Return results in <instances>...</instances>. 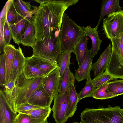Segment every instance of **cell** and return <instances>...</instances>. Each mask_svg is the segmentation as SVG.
Wrapping results in <instances>:
<instances>
[{"label": "cell", "instance_id": "6da1fadb", "mask_svg": "<svg viewBox=\"0 0 123 123\" xmlns=\"http://www.w3.org/2000/svg\"><path fill=\"white\" fill-rule=\"evenodd\" d=\"M40 3L34 6L35 12L33 21L36 31L37 40L50 36L61 27L63 14L69 6L79 0H35Z\"/></svg>", "mask_w": 123, "mask_h": 123}, {"label": "cell", "instance_id": "7a4b0ae2", "mask_svg": "<svg viewBox=\"0 0 123 123\" xmlns=\"http://www.w3.org/2000/svg\"><path fill=\"white\" fill-rule=\"evenodd\" d=\"M83 123H123V109L119 106L86 108L80 116Z\"/></svg>", "mask_w": 123, "mask_h": 123}, {"label": "cell", "instance_id": "3957f363", "mask_svg": "<svg viewBox=\"0 0 123 123\" xmlns=\"http://www.w3.org/2000/svg\"><path fill=\"white\" fill-rule=\"evenodd\" d=\"M85 27L79 26L64 12L60 31L62 53L73 50L84 33Z\"/></svg>", "mask_w": 123, "mask_h": 123}, {"label": "cell", "instance_id": "277c9868", "mask_svg": "<svg viewBox=\"0 0 123 123\" xmlns=\"http://www.w3.org/2000/svg\"><path fill=\"white\" fill-rule=\"evenodd\" d=\"M60 30L42 39L36 40L32 47L33 54L57 63L62 53L61 48Z\"/></svg>", "mask_w": 123, "mask_h": 123}, {"label": "cell", "instance_id": "5b68a950", "mask_svg": "<svg viewBox=\"0 0 123 123\" xmlns=\"http://www.w3.org/2000/svg\"><path fill=\"white\" fill-rule=\"evenodd\" d=\"M42 77L28 79L23 72L20 75L16 80L12 93L15 108L27 102L31 93L42 84Z\"/></svg>", "mask_w": 123, "mask_h": 123}, {"label": "cell", "instance_id": "8992f818", "mask_svg": "<svg viewBox=\"0 0 123 123\" xmlns=\"http://www.w3.org/2000/svg\"><path fill=\"white\" fill-rule=\"evenodd\" d=\"M112 52L105 72L113 79H123V41L120 39L112 38Z\"/></svg>", "mask_w": 123, "mask_h": 123}, {"label": "cell", "instance_id": "52a82bcc", "mask_svg": "<svg viewBox=\"0 0 123 123\" xmlns=\"http://www.w3.org/2000/svg\"><path fill=\"white\" fill-rule=\"evenodd\" d=\"M103 23L104 33L108 39H120L123 32V10L108 15Z\"/></svg>", "mask_w": 123, "mask_h": 123}, {"label": "cell", "instance_id": "ba28073f", "mask_svg": "<svg viewBox=\"0 0 123 123\" xmlns=\"http://www.w3.org/2000/svg\"><path fill=\"white\" fill-rule=\"evenodd\" d=\"M60 68H56L43 77L42 84L46 92L52 99L59 93L61 77Z\"/></svg>", "mask_w": 123, "mask_h": 123}, {"label": "cell", "instance_id": "9c48e42d", "mask_svg": "<svg viewBox=\"0 0 123 123\" xmlns=\"http://www.w3.org/2000/svg\"><path fill=\"white\" fill-rule=\"evenodd\" d=\"M69 88L64 94L59 93L54 98L51 110L52 115L56 123H65L68 119L65 114L68 103Z\"/></svg>", "mask_w": 123, "mask_h": 123}, {"label": "cell", "instance_id": "30bf717a", "mask_svg": "<svg viewBox=\"0 0 123 123\" xmlns=\"http://www.w3.org/2000/svg\"><path fill=\"white\" fill-rule=\"evenodd\" d=\"M17 112L12 108L4 91L0 90V123H15Z\"/></svg>", "mask_w": 123, "mask_h": 123}, {"label": "cell", "instance_id": "8fae6325", "mask_svg": "<svg viewBox=\"0 0 123 123\" xmlns=\"http://www.w3.org/2000/svg\"><path fill=\"white\" fill-rule=\"evenodd\" d=\"M53 99L46 92L42 84L31 93L27 102L42 108L45 107H50Z\"/></svg>", "mask_w": 123, "mask_h": 123}, {"label": "cell", "instance_id": "7c38bea8", "mask_svg": "<svg viewBox=\"0 0 123 123\" xmlns=\"http://www.w3.org/2000/svg\"><path fill=\"white\" fill-rule=\"evenodd\" d=\"M28 21L18 14V20L13 25H9L10 29L14 42L18 45L28 26Z\"/></svg>", "mask_w": 123, "mask_h": 123}, {"label": "cell", "instance_id": "4fadbf2b", "mask_svg": "<svg viewBox=\"0 0 123 123\" xmlns=\"http://www.w3.org/2000/svg\"><path fill=\"white\" fill-rule=\"evenodd\" d=\"M112 52V46L110 43L101 54L97 62L92 65V70L95 77L103 73L106 70L110 59Z\"/></svg>", "mask_w": 123, "mask_h": 123}, {"label": "cell", "instance_id": "5bb4252c", "mask_svg": "<svg viewBox=\"0 0 123 123\" xmlns=\"http://www.w3.org/2000/svg\"><path fill=\"white\" fill-rule=\"evenodd\" d=\"M16 49L14 46L11 44L6 45L3 49V52L5 56L6 79L5 85L11 80Z\"/></svg>", "mask_w": 123, "mask_h": 123}, {"label": "cell", "instance_id": "9a60e30c", "mask_svg": "<svg viewBox=\"0 0 123 123\" xmlns=\"http://www.w3.org/2000/svg\"><path fill=\"white\" fill-rule=\"evenodd\" d=\"M25 60L37 67L46 74L58 66V63L33 54L30 57H25Z\"/></svg>", "mask_w": 123, "mask_h": 123}, {"label": "cell", "instance_id": "2e32d148", "mask_svg": "<svg viewBox=\"0 0 123 123\" xmlns=\"http://www.w3.org/2000/svg\"><path fill=\"white\" fill-rule=\"evenodd\" d=\"M93 58L90 49H88L86 57L81 66L79 67L74 75L75 79L78 82L87 79L90 76Z\"/></svg>", "mask_w": 123, "mask_h": 123}, {"label": "cell", "instance_id": "e0dca14e", "mask_svg": "<svg viewBox=\"0 0 123 123\" xmlns=\"http://www.w3.org/2000/svg\"><path fill=\"white\" fill-rule=\"evenodd\" d=\"M25 62V57L23 55L21 47L16 49L13 65L11 80H17L20 75L23 72Z\"/></svg>", "mask_w": 123, "mask_h": 123}, {"label": "cell", "instance_id": "ac0fdd59", "mask_svg": "<svg viewBox=\"0 0 123 123\" xmlns=\"http://www.w3.org/2000/svg\"><path fill=\"white\" fill-rule=\"evenodd\" d=\"M119 0H103L101 12L98 23L95 28H97L100 21L105 15L121 11L122 7L120 6Z\"/></svg>", "mask_w": 123, "mask_h": 123}, {"label": "cell", "instance_id": "d6986e66", "mask_svg": "<svg viewBox=\"0 0 123 123\" xmlns=\"http://www.w3.org/2000/svg\"><path fill=\"white\" fill-rule=\"evenodd\" d=\"M14 4L18 14L28 21L33 22V16L35 12L34 6H32L30 2L22 0H13Z\"/></svg>", "mask_w": 123, "mask_h": 123}, {"label": "cell", "instance_id": "ffe728a7", "mask_svg": "<svg viewBox=\"0 0 123 123\" xmlns=\"http://www.w3.org/2000/svg\"><path fill=\"white\" fill-rule=\"evenodd\" d=\"M51 111L50 107H48L19 112L29 115L31 118V123H42L47 119Z\"/></svg>", "mask_w": 123, "mask_h": 123}, {"label": "cell", "instance_id": "44dd1931", "mask_svg": "<svg viewBox=\"0 0 123 123\" xmlns=\"http://www.w3.org/2000/svg\"><path fill=\"white\" fill-rule=\"evenodd\" d=\"M84 34L75 46L73 53L76 56L79 67H80L86 55L88 49L87 48V37Z\"/></svg>", "mask_w": 123, "mask_h": 123}, {"label": "cell", "instance_id": "7402d4cb", "mask_svg": "<svg viewBox=\"0 0 123 123\" xmlns=\"http://www.w3.org/2000/svg\"><path fill=\"white\" fill-rule=\"evenodd\" d=\"M97 28H92L89 26L85 27L84 34L89 36L92 42L91 50L92 56L93 58L100 49L102 40L99 37Z\"/></svg>", "mask_w": 123, "mask_h": 123}, {"label": "cell", "instance_id": "603a6c76", "mask_svg": "<svg viewBox=\"0 0 123 123\" xmlns=\"http://www.w3.org/2000/svg\"><path fill=\"white\" fill-rule=\"evenodd\" d=\"M78 102V94L73 83L69 87L68 103L65 114L66 117L68 119L74 114Z\"/></svg>", "mask_w": 123, "mask_h": 123}, {"label": "cell", "instance_id": "cb8c5ba5", "mask_svg": "<svg viewBox=\"0 0 123 123\" xmlns=\"http://www.w3.org/2000/svg\"><path fill=\"white\" fill-rule=\"evenodd\" d=\"M5 7V12L1 18H4L9 25L15 24L18 20V14L15 6L13 0H8Z\"/></svg>", "mask_w": 123, "mask_h": 123}, {"label": "cell", "instance_id": "d4e9b609", "mask_svg": "<svg viewBox=\"0 0 123 123\" xmlns=\"http://www.w3.org/2000/svg\"><path fill=\"white\" fill-rule=\"evenodd\" d=\"M70 64H68L61 77L59 93L61 94L64 93L71 85L75 82L74 76L70 69Z\"/></svg>", "mask_w": 123, "mask_h": 123}, {"label": "cell", "instance_id": "484cf974", "mask_svg": "<svg viewBox=\"0 0 123 123\" xmlns=\"http://www.w3.org/2000/svg\"><path fill=\"white\" fill-rule=\"evenodd\" d=\"M35 32L33 21H28L27 27L21 40V43L22 45L32 47L35 44L37 40Z\"/></svg>", "mask_w": 123, "mask_h": 123}, {"label": "cell", "instance_id": "4316f807", "mask_svg": "<svg viewBox=\"0 0 123 123\" xmlns=\"http://www.w3.org/2000/svg\"><path fill=\"white\" fill-rule=\"evenodd\" d=\"M23 73L25 77L28 79L40 77L46 74L37 67L26 60Z\"/></svg>", "mask_w": 123, "mask_h": 123}, {"label": "cell", "instance_id": "83f0119b", "mask_svg": "<svg viewBox=\"0 0 123 123\" xmlns=\"http://www.w3.org/2000/svg\"><path fill=\"white\" fill-rule=\"evenodd\" d=\"M108 82L96 88L92 97L96 99L100 100L115 97L112 93L107 90Z\"/></svg>", "mask_w": 123, "mask_h": 123}, {"label": "cell", "instance_id": "f1b7e54d", "mask_svg": "<svg viewBox=\"0 0 123 123\" xmlns=\"http://www.w3.org/2000/svg\"><path fill=\"white\" fill-rule=\"evenodd\" d=\"M86 80L85 86L78 94V102L83 98L92 97L96 89L92 82L90 76Z\"/></svg>", "mask_w": 123, "mask_h": 123}, {"label": "cell", "instance_id": "f546056e", "mask_svg": "<svg viewBox=\"0 0 123 123\" xmlns=\"http://www.w3.org/2000/svg\"><path fill=\"white\" fill-rule=\"evenodd\" d=\"M107 90L115 97L123 94V83L119 80L108 82Z\"/></svg>", "mask_w": 123, "mask_h": 123}, {"label": "cell", "instance_id": "4dcf8cb0", "mask_svg": "<svg viewBox=\"0 0 123 123\" xmlns=\"http://www.w3.org/2000/svg\"><path fill=\"white\" fill-rule=\"evenodd\" d=\"M73 50L62 53L58 62V66L60 68V74L62 76L68 64L70 63L71 53Z\"/></svg>", "mask_w": 123, "mask_h": 123}, {"label": "cell", "instance_id": "1f68e13d", "mask_svg": "<svg viewBox=\"0 0 123 123\" xmlns=\"http://www.w3.org/2000/svg\"><path fill=\"white\" fill-rule=\"evenodd\" d=\"M113 79L110 75L105 72L92 79V81L96 88L106 83L109 82Z\"/></svg>", "mask_w": 123, "mask_h": 123}, {"label": "cell", "instance_id": "d6a6232c", "mask_svg": "<svg viewBox=\"0 0 123 123\" xmlns=\"http://www.w3.org/2000/svg\"><path fill=\"white\" fill-rule=\"evenodd\" d=\"M0 27L2 28L4 39L6 45L10 44L12 38L9 24L4 18L0 20Z\"/></svg>", "mask_w": 123, "mask_h": 123}, {"label": "cell", "instance_id": "836d02e7", "mask_svg": "<svg viewBox=\"0 0 123 123\" xmlns=\"http://www.w3.org/2000/svg\"><path fill=\"white\" fill-rule=\"evenodd\" d=\"M16 81L11 79L4 86V92L6 99L10 104L13 102L12 98V93L15 87Z\"/></svg>", "mask_w": 123, "mask_h": 123}, {"label": "cell", "instance_id": "e575fe53", "mask_svg": "<svg viewBox=\"0 0 123 123\" xmlns=\"http://www.w3.org/2000/svg\"><path fill=\"white\" fill-rule=\"evenodd\" d=\"M5 56L3 53L0 56V85L1 86H4L6 79L5 66Z\"/></svg>", "mask_w": 123, "mask_h": 123}, {"label": "cell", "instance_id": "d590c367", "mask_svg": "<svg viewBox=\"0 0 123 123\" xmlns=\"http://www.w3.org/2000/svg\"><path fill=\"white\" fill-rule=\"evenodd\" d=\"M42 107L31 104L28 102L23 104L15 107L16 112H19L26 111L31 110Z\"/></svg>", "mask_w": 123, "mask_h": 123}, {"label": "cell", "instance_id": "8d00e7d4", "mask_svg": "<svg viewBox=\"0 0 123 123\" xmlns=\"http://www.w3.org/2000/svg\"><path fill=\"white\" fill-rule=\"evenodd\" d=\"M15 123H31V118L28 114L19 112L16 117Z\"/></svg>", "mask_w": 123, "mask_h": 123}, {"label": "cell", "instance_id": "74e56055", "mask_svg": "<svg viewBox=\"0 0 123 123\" xmlns=\"http://www.w3.org/2000/svg\"><path fill=\"white\" fill-rule=\"evenodd\" d=\"M6 45L5 43L3 38L2 30L0 27V54L3 52V49Z\"/></svg>", "mask_w": 123, "mask_h": 123}, {"label": "cell", "instance_id": "f35d334b", "mask_svg": "<svg viewBox=\"0 0 123 123\" xmlns=\"http://www.w3.org/2000/svg\"><path fill=\"white\" fill-rule=\"evenodd\" d=\"M120 39L122 41H123V32L122 33Z\"/></svg>", "mask_w": 123, "mask_h": 123}, {"label": "cell", "instance_id": "ab89813d", "mask_svg": "<svg viewBox=\"0 0 123 123\" xmlns=\"http://www.w3.org/2000/svg\"><path fill=\"white\" fill-rule=\"evenodd\" d=\"M42 123H49L47 119L44 122Z\"/></svg>", "mask_w": 123, "mask_h": 123}, {"label": "cell", "instance_id": "60d3db41", "mask_svg": "<svg viewBox=\"0 0 123 123\" xmlns=\"http://www.w3.org/2000/svg\"><path fill=\"white\" fill-rule=\"evenodd\" d=\"M72 123H83L81 122H77L75 121L74 122H73Z\"/></svg>", "mask_w": 123, "mask_h": 123}, {"label": "cell", "instance_id": "b9f144b4", "mask_svg": "<svg viewBox=\"0 0 123 123\" xmlns=\"http://www.w3.org/2000/svg\"><path fill=\"white\" fill-rule=\"evenodd\" d=\"M121 81L123 83V79L122 80H121Z\"/></svg>", "mask_w": 123, "mask_h": 123}, {"label": "cell", "instance_id": "7bdbcfd3", "mask_svg": "<svg viewBox=\"0 0 123 123\" xmlns=\"http://www.w3.org/2000/svg\"></svg>", "mask_w": 123, "mask_h": 123}]
</instances>
